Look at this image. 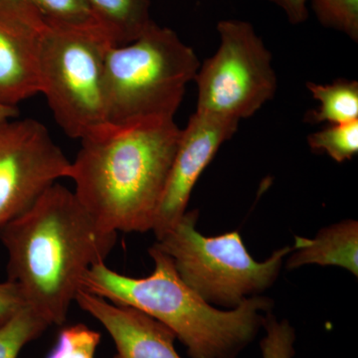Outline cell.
<instances>
[{
	"instance_id": "1",
	"label": "cell",
	"mask_w": 358,
	"mask_h": 358,
	"mask_svg": "<svg viewBox=\"0 0 358 358\" xmlns=\"http://www.w3.org/2000/svg\"><path fill=\"white\" fill-rule=\"evenodd\" d=\"M117 236L96 222L74 192L55 183L0 232L7 281L51 326H62L87 271L105 263Z\"/></svg>"
},
{
	"instance_id": "2",
	"label": "cell",
	"mask_w": 358,
	"mask_h": 358,
	"mask_svg": "<svg viewBox=\"0 0 358 358\" xmlns=\"http://www.w3.org/2000/svg\"><path fill=\"white\" fill-rule=\"evenodd\" d=\"M180 136L169 120L83 138L69 174L78 200L103 229L152 231Z\"/></svg>"
},
{
	"instance_id": "3",
	"label": "cell",
	"mask_w": 358,
	"mask_h": 358,
	"mask_svg": "<svg viewBox=\"0 0 358 358\" xmlns=\"http://www.w3.org/2000/svg\"><path fill=\"white\" fill-rule=\"evenodd\" d=\"M148 253L155 268L148 277H128L96 264L82 279V291L157 320L176 334L192 358H235L263 329V313L270 312L272 301L252 296L232 310H218L180 279L166 254L155 245Z\"/></svg>"
},
{
	"instance_id": "4",
	"label": "cell",
	"mask_w": 358,
	"mask_h": 358,
	"mask_svg": "<svg viewBox=\"0 0 358 358\" xmlns=\"http://www.w3.org/2000/svg\"><path fill=\"white\" fill-rule=\"evenodd\" d=\"M199 67L192 48L155 22L131 43L113 45L103 77L108 124L126 129L173 120Z\"/></svg>"
},
{
	"instance_id": "5",
	"label": "cell",
	"mask_w": 358,
	"mask_h": 358,
	"mask_svg": "<svg viewBox=\"0 0 358 358\" xmlns=\"http://www.w3.org/2000/svg\"><path fill=\"white\" fill-rule=\"evenodd\" d=\"M199 210L186 211L155 246L171 259L180 279L202 300L232 310L274 284L293 248L284 247L257 262L236 231L215 237L199 233Z\"/></svg>"
},
{
	"instance_id": "6",
	"label": "cell",
	"mask_w": 358,
	"mask_h": 358,
	"mask_svg": "<svg viewBox=\"0 0 358 358\" xmlns=\"http://www.w3.org/2000/svg\"><path fill=\"white\" fill-rule=\"evenodd\" d=\"M113 45L102 29L46 26L40 35V93L70 138L83 140L110 127L103 77Z\"/></svg>"
},
{
	"instance_id": "7",
	"label": "cell",
	"mask_w": 358,
	"mask_h": 358,
	"mask_svg": "<svg viewBox=\"0 0 358 358\" xmlns=\"http://www.w3.org/2000/svg\"><path fill=\"white\" fill-rule=\"evenodd\" d=\"M217 31V51L195 76L196 112L239 122L274 98L277 77L272 54L246 21H220Z\"/></svg>"
},
{
	"instance_id": "8",
	"label": "cell",
	"mask_w": 358,
	"mask_h": 358,
	"mask_svg": "<svg viewBox=\"0 0 358 358\" xmlns=\"http://www.w3.org/2000/svg\"><path fill=\"white\" fill-rule=\"evenodd\" d=\"M71 162L44 124L32 119L0 122V232L59 179Z\"/></svg>"
},
{
	"instance_id": "9",
	"label": "cell",
	"mask_w": 358,
	"mask_h": 358,
	"mask_svg": "<svg viewBox=\"0 0 358 358\" xmlns=\"http://www.w3.org/2000/svg\"><path fill=\"white\" fill-rule=\"evenodd\" d=\"M239 122L206 113L195 112L181 129L178 150L154 224L155 236H162L185 215L190 195L200 176L219 148L236 133Z\"/></svg>"
},
{
	"instance_id": "10",
	"label": "cell",
	"mask_w": 358,
	"mask_h": 358,
	"mask_svg": "<svg viewBox=\"0 0 358 358\" xmlns=\"http://www.w3.org/2000/svg\"><path fill=\"white\" fill-rule=\"evenodd\" d=\"M45 27L39 18L0 10V102L17 107L41 92L39 40Z\"/></svg>"
},
{
	"instance_id": "11",
	"label": "cell",
	"mask_w": 358,
	"mask_h": 358,
	"mask_svg": "<svg viewBox=\"0 0 358 358\" xmlns=\"http://www.w3.org/2000/svg\"><path fill=\"white\" fill-rule=\"evenodd\" d=\"M75 301L98 320L114 341V358H181L176 334L136 308L117 306L80 289Z\"/></svg>"
},
{
	"instance_id": "12",
	"label": "cell",
	"mask_w": 358,
	"mask_h": 358,
	"mask_svg": "<svg viewBox=\"0 0 358 358\" xmlns=\"http://www.w3.org/2000/svg\"><path fill=\"white\" fill-rule=\"evenodd\" d=\"M289 270L305 265L336 266L358 275V222L345 220L324 228L313 239L296 237Z\"/></svg>"
},
{
	"instance_id": "13",
	"label": "cell",
	"mask_w": 358,
	"mask_h": 358,
	"mask_svg": "<svg viewBox=\"0 0 358 358\" xmlns=\"http://www.w3.org/2000/svg\"><path fill=\"white\" fill-rule=\"evenodd\" d=\"M115 46L131 43L148 29L150 0H87Z\"/></svg>"
},
{
	"instance_id": "14",
	"label": "cell",
	"mask_w": 358,
	"mask_h": 358,
	"mask_svg": "<svg viewBox=\"0 0 358 358\" xmlns=\"http://www.w3.org/2000/svg\"><path fill=\"white\" fill-rule=\"evenodd\" d=\"M307 88L320 102L317 110L308 113V122L343 124L358 121L357 81L338 79L327 85L308 82Z\"/></svg>"
},
{
	"instance_id": "15",
	"label": "cell",
	"mask_w": 358,
	"mask_h": 358,
	"mask_svg": "<svg viewBox=\"0 0 358 358\" xmlns=\"http://www.w3.org/2000/svg\"><path fill=\"white\" fill-rule=\"evenodd\" d=\"M25 1L29 4L46 26L72 28V29L103 30L87 0H25Z\"/></svg>"
},
{
	"instance_id": "16",
	"label": "cell",
	"mask_w": 358,
	"mask_h": 358,
	"mask_svg": "<svg viewBox=\"0 0 358 358\" xmlns=\"http://www.w3.org/2000/svg\"><path fill=\"white\" fill-rule=\"evenodd\" d=\"M50 327V322L31 308H21L0 324V358H17L26 345Z\"/></svg>"
},
{
	"instance_id": "17",
	"label": "cell",
	"mask_w": 358,
	"mask_h": 358,
	"mask_svg": "<svg viewBox=\"0 0 358 358\" xmlns=\"http://www.w3.org/2000/svg\"><path fill=\"white\" fill-rule=\"evenodd\" d=\"M308 143L313 152H324L336 162L352 159L358 152V121L331 124L310 134Z\"/></svg>"
},
{
	"instance_id": "18",
	"label": "cell",
	"mask_w": 358,
	"mask_h": 358,
	"mask_svg": "<svg viewBox=\"0 0 358 358\" xmlns=\"http://www.w3.org/2000/svg\"><path fill=\"white\" fill-rule=\"evenodd\" d=\"M100 341L101 334L86 324L66 327L47 358H95Z\"/></svg>"
},
{
	"instance_id": "19",
	"label": "cell",
	"mask_w": 358,
	"mask_h": 358,
	"mask_svg": "<svg viewBox=\"0 0 358 358\" xmlns=\"http://www.w3.org/2000/svg\"><path fill=\"white\" fill-rule=\"evenodd\" d=\"M322 24L358 39V0H310Z\"/></svg>"
},
{
	"instance_id": "20",
	"label": "cell",
	"mask_w": 358,
	"mask_h": 358,
	"mask_svg": "<svg viewBox=\"0 0 358 358\" xmlns=\"http://www.w3.org/2000/svg\"><path fill=\"white\" fill-rule=\"evenodd\" d=\"M265 336L260 346L263 358H293L296 355V331L287 320H277L270 312L266 315Z\"/></svg>"
},
{
	"instance_id": "21",
	"label": "cell",
	"mask_w": 358,
	"mask_h": 358,
	"mask_svg": "<svg viewBox=\"0 0 358 358\" xmlns=\"http://www.w3.org/2000/svg\"><path fill=\"white\" fill-rule=\"evenodd\" d=\"M25 307L27 303L17 285L9 281L0 282V324Z\"/></svg>"
},
{
	"instance_id": "22",
	"label": "cell",
	"mask_w": 358,
	"mask_h": 358,
	"mask_svg": "<svg viewBox=\"0 0 358 358\" xmlns=\"http://www.w3.org/2000/svg\"><path fill=\"white\" fill-rule=\"evenodd\" d=\"M286 13L289 22L299 24L307 20L308 11L307 4L310 0H270Z\"/></svg>"
},
{
	"instance_id": "23",
	"label": "cell",
	"mask_w": 358,
	"mask_h": 358,
	"mask_svg": "<svg viewBox=\"0 0 358 358\" xmlns=\"http://www.w3.org/2000/svg\"><path fill=\"white\" fill-rule=\"evenodd\" d=\"M18 114L20 112H18L17 107H11V106L0 102V122L15 119Z\"/></svg>"
}]
</instances>
